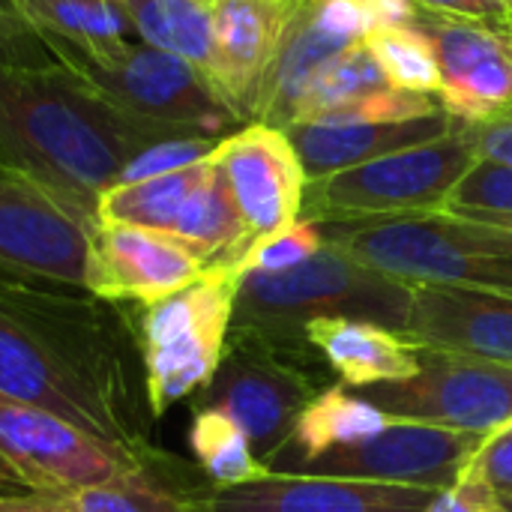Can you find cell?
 I'll list each match as a JSON object with an SVG mask.
<instances>
[{
  "mask_svg": "<svg viewBox=\"0 0 512 512\" xmlns=\"http://www.w3.org/2000/svg\"><path fill=\"white\" fill-rule=\"evenodd\" d=\"M0 393L132 459L156 447L132 309L84 288L0 276Z\"/></svg>",
  "mask_w": 512,
  "mask_h": 512,
  "instance_id": "obj_1",
  "label": "cell"
},
{
  "mask_svg": "<svg viewBox=\"0 0 512 512\" xmlns=\"http://www.w3.org/2000/svg\"><path fill=\"white\" fill-rule=\"evenodd\" d=\"M195 138L123 117L63 66L0 63V168L96 225L99 198L144 150Z\"/></svg>",
  "mask_w": 512,
  "mask_h": 512,
  "instance_id": "obj_2",
  "label": "cell"
},
{
  "mask_svg": "<svg viewBox=\"0 0 512 512\" xmlns=\"http://www.w3.org/2000/svg\"><path fill=\"white\" fill-rule=\"evenodd\" d=\"M414 285L396 282L324 243L309 261L282 273H240L231 330L258 336L306 360V327L318 318H354L405 330Z\"/></svg>",
  "mask_w": 512,
  "mask_h": 512,
  "instance_id": "obj_3",
  "label": "cell"
},
{
  "mask_svg": "<svg viewBox=\"0 0 512 512\" xmlns=\"http://www.w3.org/2000/svg\"><path fill=\"white\" fill-rule=\"evenodd\" d=\"M48 45L75 81L123 117L210 138H225L246 126L201 69L168 51L144 42H129L102 54L81 51L60 39H48Z\"/></svg>",
  "mask_w": 512,
  "mask_h": 512,
  "instance_id": "obj_4",
  "label": "cell"
},
{
  "mask_svg": "<svg viewBox=\"0 0 512 512\" xmlns=\"http://www.w3.org/2000/svg\"><path fill=\"white\" fill-rule=\"evenodd\" d=\"M237 282L234 267H207L192 285L129 306L153 420L165 417L177 402L195 399L213 381L234 324Z\"/></svg>",
  "mask_w": 512,
  "mask_h": 512,
  "instance_id": "obj_5",
  "label": "cell"
},
{
  "mask_svg": "<svg viewBox=\"0 0 512 512\" xmlns=\"http://www.w3.org/2000/svg\"><path fill=\"white\" fill-rule=\"evenodd\" d=\"M474 162L477 150L459 120L444 138L387 153L321 180H306L300 219L324 225L435 216Z\"/></svg>",
  "mask_w": 512,
  "mask_h": 512,
  "instance_id": "obj_6",
  "label": "cell"
},
{
  "mask_svg": "<svg viewBox=\"0 0 512 512\" xmlns=\"http://www.w3.org/2000/svg\"><path fill=\"white\" fill-rule=\"evenodd\" d=\"M324 243L405 285H456L512 297V255H492L462 240L435 216L324 222Z\"/></svg>",
  "mask_w": 512,
  "mask_h": 512,
  "instance_id": "obj_7",
  "label": "cell"
},
{
  "mask_svg": "<svg viewBox=\"0 0 512 512\" xmlns=\"http://www.w3.org/2000/svg\"><path fill=\"white\" fill-rule=\"evenodd\" d=\"M417 360L414 378L372 384L363 399L390 420L483 438L512 423V366L423 345H417Z\"/></svg>",
  "mask_w": 512,
  "mask_h": 512,
  "instance_id": "obj_8",
  "label": "cell"
},
{
  "mask_svg": "<svg viewBox=\"0 0 512 512\" xmlns=\"http://www.w3.org/2000/svg\"><path fill=\"white\" fill-rule=\"evenodd\" d=\"M321 393L306 360L276 351L258 336L231 330L213 381L192 399V408H213L231 417L267 462L291 435L303 408Z\"/></svg>",
  "mask_w": 512,
  "mask_h": 512,
  "instance_id": "obj_9",
  "label": "cell"
},
{
  "mask_svg": "<svg viewBox=\"0 0 512 512\" xmlns=\"http://www.w3.org/2000/svg\"><path fill=\"white\" fill-rule=\"evenodd\" d=\"M141 459L102 444L51 411L0 393V468L21 492L69 501L81 489L123 477Z\"/></svg>",
  "mask_w": 512,
  "mask_h": 512,
  "instance_id": "obj_10",
  "label": "cell"
},
{
  "mask_svg": "<svg viewBox=\"0 0 512 512\" xmlns=\"http://www.w3.org/2000/svg\"><path fill=\"white\" fill-rule=\"evenodd\" d=\"M414 12V0H297L264 78L252 123L276 129L291 126L306 84L324 63L366 42L375 27L411 24Z\"/></svg>",
  "mask_w": 512,
  "mask_h": 512,
  "instance_id": "obj_11",
  "label": "cell"
},
{
  "mask_svg": "<svg viewBox=\"0 0 512 512\" xmlns=\"http://www.w3.org/2000/svg\"><path fill=\"white\" fill-rule=\"evenodd\" d=\"M93 222L0 168V276L87 291Z\"/></svg>",
  "mask_w": 512,
  "mask_h": 512,
  "instance_id": "obj_12",
  "label": "cell"
},
{
  "mask_svg": "<svg viewBox=\"0 0 512 512\" xmlns=\"http://www.w3.org/2000/svg\"><path fill=\"white\" fill-rule=\"evenodd\" d=\"M480 444L483 435L390 420L387 429L318 456L303 474L447 492Z\"/></svg>",
  "mask_w": 512,
  "mask_h": 512,
  "instance_id": "obj_13",
  "label": "cell"
},
{
  "mask_svg": "<svg viewBox=\"0 0 512 512\" xmlns=\"http://www.w3.org/2000/svg\"><path fill=\"white\" fill-rule=\"evenodd\" d=\"M213 162L228 183L252 243L300 222L306 174L282 129L246 123L219 141Z\"/></svg>",
  "mask_w": 512,
  "mask_h": 512,
  "instance_id": "obj_14",
  "label": "cell"
},
{
  "mask_svg": "<svg viewBox=\"0 0 512 512\" xmlns=\"http://www.w3.org/2000/svg\"><path fill=\"white\" fill-rule=\"evenodd\" d=\"M417 27L438 60L441 105L456 120H483L512 105V33L417 6Z\"/></svg>",
  "mask_w": 512,
  "mask_h": 512,
  "instance_id": "obj_15",
  "label": "cell"
},
{
  "mask_svg": "<svg viewBox=\"0 0 512 512\" xmlns=\"http://www.w3.org/2000/svg\"><path fill=\"white\" fill-rule=\"evenodd\" d=\"M207 264L177 237L132 225H93L87 291L111 303H153L198 276Z\"/></svg>",
  "mask_w": 512,
  "mask_h": 512,
  "instance_id": "obj_16",
  "label": "cell"
},
{
  "mask_svg": "<svg viewBox=\"0 0 512 512\" xmlns=\"http://www.w3.org/2000/svg\"><path fill=\"white\" fill-rule=\"evenodd\" d=\"M438 492L318 474H267L243 486H210V512H426Z\"/></svg>",
  "mask_w": 512,
  "mask_h": 512,
  "instance_id": "obj_17",
  "label": "cell"
},
{
  "mask_svg": "<svg viewBox=\"0 0 512 512\" xmlns=\"http://www.w3.org/2000/svg\"><path fill=\"white\" fill-rule=\"evenodd\" d=\"M405 339L512 366V297L456 285H414Z\"/></svg>",
  "mask_w": 512,
  "mask_h": 512,
  "instance_id": "obj_18",
  "label": "cell"
},
{
  "mask_svg": "<svg viewBox=\"0 0 512 512\" xmlns=\"http://www.w3.org/2000/svg\"><path fill=\"white\" fill-rule=\"evenodd\" d=\"M294 3L297 0L213 3V84L243 123L255 120L258 96L279 51Z\"/></svg>",
  "mask_w": 512,
  "mask_h": 512,
  "instance_id": "obj_19",
  "label": "cell"
},
{
  "mask_svg": "<svg viewBox=\"0 0 512 512\" xmlns=\"http://www.w3.org/2000/svg\"><path fill=\"white\" fill-rule=\"evenodd\" d=\"M459 120L441 105L420 117L402 120H366V117H330L312 123H294L282 129L297 150L306 180H321L387 153L426 144L450 135Z\"/></svg>",
  "mask_w": 512,
  "mask_h": 512,
  "instance_id": "obj_20",
  "label": "cell"
},
{
  "mask_svg": "<svg viewBox=\"0 0 512 512\" xmlns=\"http://www.w3.org/2000/svg\"><path fill=\"white\" fill-rule=\"evenodd\" d=\"M210 486L198 465L153 447L123 477L81 489L66 504L72 512H210Z\"/></svg>",
  "mask_w": 512,
  "mask_h": 512,
  "instance_id": "obj_21",
  "label": "cell"
},
{
  "mask_svg": "<svg viewBox=\"0 0 512 512\" xmlns=\"http://www.w3.org/2000/svg\"><path fill=\"white\" fill-rule=\"evenodd\" d=\"M306 342L348 387L408 381L420 372L417 345L372 321L318 318L306 327Z\"/></svg>",
  "mask_w": 512,
  "mask_h": 512,
  "instance_id": "obj_22",
  "label": "cell"
},
{
  "mask_svg": "<svg viewBox=\"0 0 512 512\" xmlns=\"http://www.w3.org/2000/svg\"><path fill=\"white\" fill-rule=\"evenodd\" d=\"M390 426V417L345 387L321 390L297 417L288 441L264 462L273 474H303L318 456L363 441Z\"/></svg>",
  "mask_w": 512,
  "mask_h": 512,
  "instance_id": "obj_23",
  "label": "cell"
},
{
  "mask_svg": "<svg viewBox=\"0 0 512 512\" xmlns=\"http://www.w3.org/2000/svg\"><path fill=\"white\" fill-rule=\"evenodd\" d=\"M171 237L186 243L207 267H234L249 252L252 240L240 219V210L228 192L222 171L210 156V168L183 204Z\"/></svg>",
  "mask_w": 512,
  "mask_h": 512,
  "instance_id": "obj_24",
  "label": "cell"
},
{
  "mask_svg": "<svg viewBox=\"0 0 512 512\" xmlns=\"http://www.w3.org/2000/svg\"><path fill=\"white\" fill-rule=\"evenodd\" d=\"M138 42L168 51L213 81V6L204 0H123ZM216 87V84H213Z\"/></svg>",
  "mask_w": 512,
  "mask_h": 512,
  "instance_id": "obj_25",
  "label": "cell"
},
{
  "mask_svg": "<svg viewBox=\"0 0 512 512\" xmlns=\"http://www.w3.org/2000/svg\"><path fill=\"white\" fill-rule=\"evenodd\" d=\"M210 159L195 162L189 168H177L168 174L114 183L96 207V222L102 225H132L147 231L171 234L183 204L207 174Z\"/></svg>",
  "mask_w": 512,
  "mask_h": 512,
  "instance_id": "obj_26",
  "label": "cell"
},
{
  "mask_svg": "<svg viewBox=\"0 0 512 512\" xmlns=\"http://www.w3.org/2000/svg\"><path fill=\"white\" fill-rule=\"evenodd\" d=\"M30 24L48 39L69 42L81 51H114L138 42L123 0H18Z\"/></svg>",
  "mask_w": 512,
  "mask_h": 512,
  "instance_id": "obj_27",
  "label": "cell"
},
{
  "mask_svg": "<svg viewBox=\"0 0 512 512\" xmlns=\"http://www.w3.org/2000/svg\"><path fill=\"white\" fill-rule=\"evenodd\" d=\"M393 90L396 87L390 84V78L378 66L369 45L357 42L315 72V78L306 84V90L294 108L291 126L321 120L327 114H336L342 108H351L357 102H366V99H375V96H384Z\"/></svg>",
  "mask_w": 512,
  "mask_h": 512,
  "instance_id": "obj_28",
  "label": "cell"
},
{
  "mask_svg": "<svg viewBox=\"0 0 512 512\" xmlns=\"http://www.w3.org/2000/svg\"><path fill=\"white\" fill-rule=\"evenodd\" d=\"M189 447L195 465L213 486H243L273 474L252 450L246 432L213 408H195L189 426Z\"/></svg>",
  "mask_w": 512,
  "mask_h": 512,
  "instance_id": "obj_29",
  "label": "cell"
},
{
  "mask_svg": "<svg viewBox=\"0 0 512 512\" xmlns=\"http://www.w3.org/2000/svg\"><path fill=\"white\" fill-rule=\"evenodd\" d=\"M366 45L396 90L426 93V96L438 99V93H441L438 60H435L429 39L417 27H411V24L375 27L366 36Z\"/></svg>",
  "mask_w": 512,
  "mask_h": 512,
  "instance_id": "obj_30",
  "label": "cell"
},
{
  "mask_svg": "<svg viewBox=\"0 0 512 512\" xmlns=\"http://www.w3.org/2000/svg\"><path fill=\"white\" fill-rule=\"evenodd\" d=\"M321 249H324L321 228L315 222L300 219L291 228L252 243L243 261L237 264V273H282L309 261Z\"/></svg>",
  "mask_w": 512,
  "mask_h": 512,
  "instance_id": "obj_31",
  "label": "cell"
},
{
  "mask_svg": "<svg viewBox=\"0 0 512 512\" xmlns=\"http://www.w3.org/2000/svg\"><path fill=\"white\" fill-rule=\"evenodd\" d=\"M441 213H512V168L477 159Z\"/></svg>",
  "mask_w": 512,
  "mask_h": 512,
  "instance_id": "obj_32",
  "label": "cell"
},
{
  "mask_svg": "<svg viewBox=\"0 0 512 512\" xmlns=\"http://www.w3.org/2000/svg\"><path fill=\"white\" fill-rule=\"evenodd\" d=\"M462 480L486 486L501 498L512 495V423L483 438V444L465 465Z\"/></svg>",
  "mask_w": 512,
  "mask_h": 512,
  "instance_id": "obj_33",
  "label": "cell"
},
{
  "mask_svg": "<svg viewBox=\"0 0 512 512\" xmlns=\"http://www.w3.org/2000/svg\"><path fill=\"white\" fill-rule=\"evenodd\" d=\"M441 216L471 246L492 255H512V213H441Z\"/></svg>",
  "mask_w": 512,
  "mask_h": 512,
  "instance_id": "obj_34",
  "label": "cell"
},
{
  "mask_svg": "<svg viewBox=\"0 0 512 512\" xmlns=\"http://www.w3.org/2000/svg\"><path fill=\"white\" fill-rule=\"evenodd\" d=\"M462 129L471 138L477 159L512 168V105L483 120H462Z\"/></svg>",
  "mask_w": 512,
  "mask_h": 512,
  "instance_id": "obj_35",
  "label": "cell"
},
{
  "mask_svg": "<svg viewBox=\"0 0 512 512\" xmlns=\"http://www.w3.org/2000/svg\"><path fill=\"white\" fill-rule=\"evenodd\" d=\"M420 9L512 33V0H414Z\"/></svg>",
  "mask_w": 512,
  "mask_h": 512,
  "instance_id": "obj_36",
  "label": "cell"
},
{
  "mask_svg": "<svg viewBox=\"0 0 512 512\" xmlns=\"http://www.w3.org/2000/svg\"><path fill=\"white\" fill-rule=\"evenodd\" d=\"M426 512H510L504 498L495 495L486 486L477 483H456L447 492H438L432 498V504L426 507Z\"/></svg>",
  "mask_w": 512,
  "mask_h": 512,
  "instance_id": "obj_37",
  "label": "cell"
},
{
  "mask_svg": "<svg viewBox=\"0 0 512 512\" xmlns=\"http://www.w3.org/2000/svg\"><path fill=\"white\" fill-rule=\"evenodd\" d=\"M0 512H72V507L51 495L36 492H0Z\"/></svg>",
  "mask_w": 512,
  "mask_h": 512,
  "instance_id": "obj_38",
  "label": "cell"
},
{
  "mask_svg": "<svg viewBox=\"0 0 512 512\" xmlns=\"http://www.w3.org/2000/svg\"><path fill=\"white\" fill-rule=\"evenodd\" d=\"M0 15H24L18 0H0Z\"/></svg>",
  "mask_w": 512,
  "mask_h": 512,
  "instance_id": "obj_39",
  "label": "cell"
},
{
  "mask_svg": "<svg viewBox=\"0 0 512 512\" xmlns=\"http://www.w3.org/2000/svg\"><path fill=\"white\" fill-rule=\"evenodd\" d=\"M0 492H21V489H15V486H12V480L3 474V468H0Z\"/></svg>",
  "mask_w": 512,
  "mask_h": 512,
  "instance_id": "obj_40",
  "label": "cell"
},
{
  "mask_svg": "<svg viewBox=\"0 0 512 512\" xmlns=\"http://www.w3.org/2000/svg\"><path fill=\"white\" fill-rule=\"evenodd\" d=\"M504 504H507V510L512 512V495H504Z\"/></svg>",
  "mask_w": 512,
  "mask_h": 512,
  "instance_id": "obj_41",
  "label": "cell"
}]
</instances>
